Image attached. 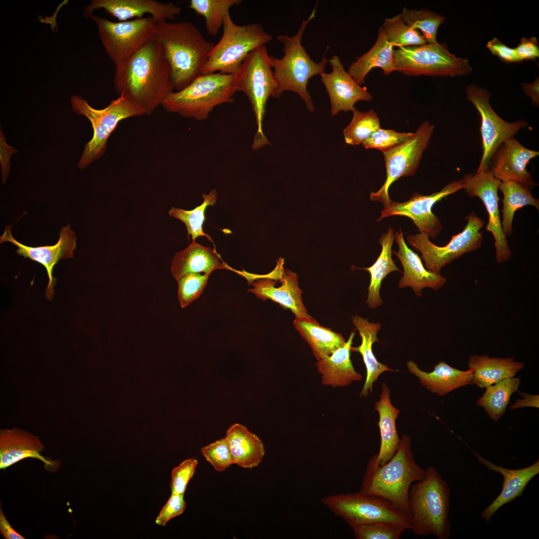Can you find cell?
<instances>
[{"mask_svg": "<svg viewBox=\"0 0 539 539\" xmlns=\"http://www.w3.org/2000/svg\"><path fill=\"white\" fill-rule=\"evenodd\" d=\"M519 394L523 399H517L515 403L510 406V410H513L517 408L527 407L539 408V396L538 395H531L523 392H519Z\"/></svg>", "mask_w": 539, "mask_h": 539, "instance_id": "obj_52", "label": "cell"}, {"mask_svg": "<svg viewBox=\"0 0 539 539\" xmlns=\"http://www.w3.org/2000/svg\"><path fill=\"white\" fill-rule=\"evenodd\" d=\"M349 124L344 129L343 135L347 144L356 145L363 144L371 134L380 128V120L373 110L361 112L355 108Z\"/></svg>", "mask_w": 539, "mask_h": 539, "instance_id": "obj_41", "label": "cell"}, {"mask_svg": "<svg viewBox=\"0 0 539 539\" xmlns=\"http://www.w3.org/2000/svg\"><path fill=\"white\" fill-rule=\"evenodd\" d=\"M462 189L463 181L459 179L449 183L441 191L430 195L414 193L407 201L395 202L392 200L389 205L384 207L377 221L390 216H405L413 221L420 233L435 239L442 230L443 226L433 213L432 208L437 202Z\"/></svg>", "mask_w": 539, "mask_h": 539, "instance_id": "obj_17", "label": "cell"}, {"mask_svg": "<svg viewBox=\"0 0 539 539\" xmlns=\"http://www.w3.org/2000/svg\"><path fill=\"white\" fill-rule=\"evenodd\" d=\"M280 272L281 268L276 265L275 269L268 274H256L254 279H257L252 282L253 287L248 291L259 298L271 300L283 308L290 309L295 318L311 317L302 301V291L298 285L296 274L289 270L285 271L279 280L281 285L276 286L274 280L278 278Z\"/></svg>", "mask_w": 539, "mask_h": 539, "instance_id": "obj_20", "label": "cell"}, {"mask_svg": "<svg viewBox=\"0 0 539 539\" xmlns=\"http://www.w3.org/2000/svg\"><path fill=\"white\" fill-rule=\"evenodd\" d=\"M450 493L448 483L433 466L425 470L422 480L411 485L409 506L414 534L449 538Z\"/></svg>", "mask_w": 539, "mask_h": 539, "instance_id": "obj_4", "label": "cell"}, {"mask_svg": "<svg viewBox=\"0 0 539 539\" xmlns=\"http://www.w3.org/2000/svg\"><path fill=\"white\" fill-rule=\"evenodd\" d=\"M202 197L204 199L202 204L193 210L188 211L172 207L169 214L170 217L177 219L185 224L188 237L189 238L191 235L192 241H195L199 237H206L213 242L211 237L204 233L203 225L205 220V210L208 206H213L216 204L217 194L216 190H213L207 195L204 193Z\"/></svg>", "mask_w": 539, "mask_h": 539, "instance_id": "obj_39", "label": "cell"}, {"mask_svg": "<svg viewBox=\"0 0 539 539\" xmlns=\"http://www.w3.org/2000/svg\"><path fill=\"white\" fill-rule=\"evenodd\" d=\"M466 220L467 223L463 230L453 236L450 242L443 247L432 243L425 234L419 233L407 236L408 244L421 254L427 270L440 273L441 269L453 261L481 247L483 235L480 230L485 225L484 221L473 212Z\"/></svg>", "mask_w": 539, "mask_h": 539, "instance_id": "obj_13", "label": "cell"}, {"mask_svg": "<svg viewBox=\"0 0 539 539\" xmlns=\"http://www.w3.org/2000/svg\"><path fill=\"white\" fill-rule=\"evenodd\" d=\"M486 47L493 54L506 62L520 61L515 48L507 46L496 37L488 41Z\"/></svg>", "mask_w": 539, "mask_h": 539, "instance_id": "obj_49", "label": "cell"}, {"mask_svg": "<svg viewBox=\"0 0 539 539\" xmlns=\"http://www.w3.org/2000/svg\"><path fill=\"white\" fill-rule=\"evenodd\" d=\"M393 55L396 71L408 76L454 77L473 71L468 59L457 57L438 42L397 48Z\"/></svg>", "mask_w": 539, "mask_h": 539, "instance_id": "obj_11", "label": "cell"}, {"mask_svg": "<svg viewBox=\"0 0 539 539\" xmlns=\"http://www.w3.org/2000/svg\"><path fill=\"white\" fill-rule=\"evenodd\" d=\"M394 240V229L389 227L387 233L382 234L379 240L382 247L379 256L371 266L364 268L370 274V282L365 301L370 308H375L382 304L380 294L382 280L391 272L401 271L392 258V247Z\"/></svg>", "mask_w": 539, "mask_h": 539, "instance_id": "obj_35", "label": "cell"}, {"mask_svg": "<svg viewBox=\"0 0 539 539\" xmlns=\"http://www.w3.org/2000/svg\"><path fill=\"white\" fill-rule=\"evenodd\" d=\"M380 27L394 47L400 48L426 43L420 32L411 28L404 22L400 13L385 18Z\"/></svg>", "mask_w": 539, "mask_h": 539, "instance_id": "obj_42", "label": "cell"}, {"mask_svg": "<svg viewBox=\"0 0 539 539\" xmlns=\"http://www.w3.org/2000/svg\"><path fill=\"white\" fill-rule=\"evenodd\" d=\"M114 87L150 116L174 91L168 62L159 42L152 37L119 70L115 71Z\"/></svg>", "mask_w": 539, "mask_h": 539, "instance_id": "obj_1", "label": "cell"}, {"mask_svg": "<svg viewBox=\"0 0 539 539\" xmlns=\"http://www.w3.org/2000/svg\"><path fill=\"white\" fill-rule=\"evenodd\" d=\"M515 49L520 61L534 59L539 56V44L537 38L534 37L522 38Z\"/></svg>", "mask_w": 539, "mask_h": 539, "instance_id": "obj_50", "label": "cell"}, {"mask_svg": "<svg viewBox=\"0 0 539 539\" xmlns=\"http://www.w3.org/2000/svg\"><path fill=\"white\" fill-rule=\"evenodd\" d=\"M233 75L237 91L246 95L255 114L257 131L252 148L258 150L270 145L264 133L263 124L267 102L270 97H275L278 84L266 45L249 53Z\"/></svg>", "mask_w": 539, "mask_h": 539, "instance_id": "obj_7", "label": "cell"}, {"mask_svg": "<svg viewBox=\"0 0 539 539\" xmlns=\"http://www.w3.org/2000/svg\"><path fill=\"white\" fill-rule=\"evenodd\" d=\"M76 240L75 234L71 229L69 224L62 227L57 242L51 246L31 247L25 245L13 237L11 233V226L5 227L3 233L0 237V244L6 242L11 243L17 247L15 252L19 256L28 258L45 268L48 278L46 296L49 299H51L54 295L55 279L52 273L54 267L59 261L73 257V252L76 245Z\"/></svg>", "mask_w": 539, "mask_h": 539, "instance_id": "obj_18", "label": "cell"}, {"mask_svg": "<svg viewBox=\"0 0 539 539\" xmlns=\"http://www.w3.org/2000/svg\"><path fill=\"white\" fill-rule=\"evenodd\" d=\"M413 134L410 132H398L394 130L384 129L380 127L374 132L362 145L366 149L375 148L384 152L406 141Z\"/></svg>", "mask_w": 539, "mask_h": 539, "instance_id": "obj_45", "label": "cell"}, {"mask_svg": "<svg viewBox=\"0 0 539 539\" xmlns=\"http://www.w3.org/2000/svg\"><path fill=\"white\" fill-rule=\"evenodd\" d=\"M539 152L529 149L515 138L502 143L492 155L489 168L501 181H516L531 190L538 184L527 169V165Z\"/></svg>", "mask_w": 539, "mask_h": 539, "instance_id": "obj_19", "label": "cell"}, {"mask_svg": "<svg viewBox=\"0 0 539 539\" xmlns=\"http://www.w3.org/2000/svg\"><path fill=\"white\" fill-rule=\"evenodd\" d=\"M100 9L119 21L142 18L147 13L158 21L173 20L182 10L173 2L156 0H92L84 8L82 15L87 18Z\"/></svg>", "mask_w": 539, "mask_h": 539, "instance_id": "obj_21", "label": "cell"}, {"mask_svg": "<svg viewBox=\"0 0 539 539\" xmlns=\"http://www.w3.org/2000/svg\"><path fill=\"white\" fill-rule=\"evenodd\" d=\"M539 81L537 78L531 84L523 83L522 88L525 95L531 98L532 103L534 106H538L539 104Z\"/></svg>", "mask_w": 539, "mask_h": 539, "instance_id": "obj_54", "label": "cell"}, {"mask_svg": "<svg viewBox=\"0 0 539 539\" xmlns=\"http://www.w3.org/2000/svg\"><path fill=\"white\" fill-rule=\"evenodd\" d=\"M328 62L332 71L320 76L329 96L332 116L341 111H352L358 101H369L373 99L366 88L359 85L346 71L337 55H333Z\"/></svg>", "mask_w": 539, "mask_h": 539, "instance_id": "obj_22", "label": "cell"}, {"mask_svg": "<svg viewBox=\"0 0 539 539\" xmlns=\"http://www.w3.org/2000/svg\"><path fill=\"white\" fill-rule=\"evenodd\" d=\"M390 394L389 388L383 383L380 399L375 403V410L379 415L378 425L381 443L378 453L374 456L376 462L379 465H383L390 460L400 442L396 426V420L400 410L391 403Z\"/></svg>", "mask_w": 539, "mask_h": 539, "instance_id": "obj_30", "label": "cell"}, {"mask_svg": "<svg viewBox=\"0 0 539 539\" xmlns=\"http://www.w3.org/2000/svg\"><path fill=\"white\" fill-rule=\"evenodd\" d=\"M335 515L343 519L352 529L374 522H387L412 530L410 514L401 511L381 497L361 492L338 494L321 500Z\"/></svg>", "mask_w": 539, "mask_h": 539, "instance_id": "obj_10", "label": "cell"}, {"mask_svg": "<svg viewBox=\"0 0 539 539\" xmlns=\"http://www.w3.org/2000/svg\"><path fill=\"white\" fill-rule=\"evenodd\" d=\"M0 532L5 539H25L11 527L1 509L0 510Z\"/></svg>", "mask_w": 539, "mask_h": 539, "instance_id": "obj_53", "label": "cell"}, {"mask_svg": "<svg viewBox=\"0 0 539 539\" xmlns=\"http://www.w3.org/2000/svg\"><path fill=\"white\" fill-rule=\"evenodd\" d=\"M468 366L473 371V383L480 388H486L504 379L514 377L524 368L525 364L511 357L472 355L468 360Z\"/></svg>", "mask_w": 539, "mask_h": 539, "instance_id": "obj_33", "label": "cell"}, {"mask_svg": "<svg viewBox=\"0 0 539 539\" xmlns=\"http://www.w3.org/2000/svg\"><path fill=\"white\" fill-rule=\"evenodd\" d=\"M168 62L172 85L180 91L202 74L214 46L191 22L158 21L152 33Z\"/></svg>", "mask_w": 539, "mask_h": 539, "instance_id": "obj_2", "label": "cell"}, {"mask_svg": "<svg viewBox=\"0 0 539 539\" xmlns=\"http://www.w3.org/2000/svg\"><path fill=\"white\" fill-rule=\"evenodd\" d=\"M70 101L74 112L87 118L92 125L93 132L91 139L84 145L78 164V167L81 169L103 155L109 136L121 120L145 115L139 105L123 94L101 109L92 107L86 100L79 95H73Z\"/></svg>", "mask_w": 539, "mask_h": 539, "instance_id": "obj_8", "label": "cell"}, {"mask_svg": "<svg viewBox=\"0 0 539 539\" xmlns=\"http://www.w3.org/2000/svg\"><path fill=\"white\" fill-rule=\"evenodd\" d=\"M44 447L37 436L17 428L2 429L0 432V469L4 470L26 458L40 460L46 470L55 472L59 468V461L43 456L41 452Z\"/></svg>", "mask_w": 539, "mask_h": 539, "instance_id": "obj_23", "label": "cell"}, {"mask_svg": "<svg viewBox=\"0 0 539 539\" xmlns=\"http://www.w3.org/2000/svg\"><path fill=\"white\" fill-rule=\"evenodd\" d=\"M351 320L360 334L361 343L357 347H351V351L360 353L366 369L365 381L359 395L366 397L373 392V383L382 373L396 370L379 362L373 352L372 345L378 340L377 333L381 328V323L370 322L358 315L352 316Z\"/></svg>", "mask_w": 539, "mask_h": 539, "instance_id": "obj_28", "label": "cell"}, {"mask_svg": "<svg viewBox=\"0 0 539 539\" xmlns=\"http://www.w3.org/2000/svg\"><path fill=\"white\" fill-rule=\"evenodd\" d=\"M227 267L215 250L192 241L187 248L175 254L170 270L177 280L189 273L210 274L216 270L229 269Z\"/></svg>", "mask_w": 539, "mask_h": 539, "instance_id": "obj_31", "label": "cell"}, {"mask_svg": "<svg viewBox=\"0 0 539 539\" xmlns=\"http://www.w3.org/2000/svg\"><path fill=\"white\" fill-rule=\"evenodd\" d=\"M198 464L196 459L189 458L183 461L172 470L170 484L171 493L184 495Z\"/></svg>", "mask_w": 539, "mask_h": 539, "instance_id": "obj_47", "label": "cell"}, {"mask_svg": "<svg viewBox=\"0 0 539 539\" xmlns=\"http://www.w3.org/2000/svg\"><path fill=\"white\" fill-rule=\"evenodd\" d=\"M520 383V378L512 377L488 386L477 404L484 408L492 419L497 422L505 413L510 398L518 391Z\"/></svg>", "mask_w": 539, "mask_h": 539, "instance_id": "obj_37", "label": "cell"}, {"mask_svg": "<svg viewBox=\"0 0 539 539\" xmlns=\"http://www.w3.org/2000/svg\"><path fill=\"white\" fill-rule=\"evenodd\" d=\"M223 26L222 36L214 45L202 74H234L249 53L272 38L260 24L239 25L234 22L230 14L225 17Z\"/></svg>", "mask_w": 539, "mask_h": 539, "instance_id": "obj_9", "label": "cell"}, {"mask_svg": "<svg viewBox=\"0 0 539 539\" xmlns=\"http://www.w3.org/2000/svg\"><path fill=\"white\" fill-rule=\"evenodd\" d=\"M210 274L201 273H189L178 279V297L181 307L188 306L198 298L204 291Z\"/></svg>", "mask_w": 539, "mask_h": 539, "instance_id": "obj_43", "label": "cell"}, {"mask_svg": "<svg viewBox=\"0 0 539 539\" xmlns=\"http://www.w3.org/2000/svg\"><path fill=\"white\" fill-rule=\"evenodd\" d=\"M352 530L356 539H398L405 530L402 527L383 522L362 525Z\"/></svg>", "mask_w": 539, "mask_h": 539, "instance_id": "obj_44", "label": "cell"}, {"mask_svg": "<svg viewBox=\"0 0 539 539\" xmlns=\"http://www.w3.org/2000/svg\"><path fill=\"white\" fill-rule=\"evenodd\" d=\"M0 163L2 172V183L4 184L6 182L8 174L10 171V158L13 153H16L17 150L8 146L5 142L3 132L0 130Z\"/></svg>", "mask_w": 539, "mask_h": 539, "instance_id": "obj_51", "label": "cell"}, {"mask_svg": "<svg viewBox=\"0 0 539 539\" xmlns=\"http://www.w3.org/2000/svg\"><path fill=\"white\" fill-rule=\"evenodd\" d=\"M293 324L317 360L330 355L346 342L341 334L321 325L312 317L295 318Z\"/></svg>", "mask_w": 539, "mask_h": 539, "instance_id": "obj_34", "label": "cell"}, {"mask_svg": "<svg viewBox=\"0 0 539 539\" xmlns=\"http://www.w3.org/2000/svg\"><path fill=\"white\" fill-rule=\"evenodd\" d=\"M224 438L233 464L252 469L263 460L266 452L262 440L246 426L239 423L233 424L227 430Z\"/></svg>", "mask_w": 539, "mask_h": 539, "instance_id": "obj_29", "label": "cell"}, {"mask_svg": "<svg viewBox=\"0 0 539 539\" xmlns=\"http://www.w3.org/2000/svg\"><path fill=\"white\" fill-rule=\"evenodd\" d=\"M316 7L308 18L302 21L294 36L287 34L277 36V40L283 45V56L277 58L270 55V64L278 84L275 98H278L286 91L293 92L303 100L311 112L314 111V107L307 89L309 79L325 72L328 61L324 53L319 62L314 61L301 43L306 26L315 16Z\"/></svg>", "mask_w": 539, "mask_h": 539, "instance_id": "obj_5", "label": "cell"}, {"mask_svg": "<svg viewBox=\"0 0 539 539\" xmlns=\"http://www.w3.org/2000/svg\"><path fill=\"white\" fill-rule=\"evenodd\" d=\"M499 189L504 196L501 227L507 237L513 234L512 224L515 212L528 205L534 206L539 211V201L533 197L530 190L514 181H501Z\"/></svg>", "mask_w": 539, "mask_h": 539, "instance_id": "obj_36", "label": "cell"}, {"mask_svg": "<svg viewBox=\"0 0 539 539\" xmlns=\"http://www.w3.org/2000/svg\"><path fill=\"white\" fill-rule=\"evenodd\" d=\"M400 15L407 25L421 33L426 43L437 42V31L446 20L444 16L431 10L410 9L405 7Z\"/></svg>", "mask_w": 539, "mask_h": 539, "instance_id": "obj_40", "label": "cell"}, {"mask_svg": "<svg viewBox=\"0 0 539 539\" xmlns=\"http://www.w3.org/2000/svg\"><path fill=\"white\" fill-rule=\"evenodd\" d=\"M90 18L96 25L101 43L114 64L115 71L121 69L152 37L158 22L151 16L119 21L94 14Z\"/></svg>", "mask_w": 539, "mask_h": 539, "instance_id": "obj_12", "label": "cell"}, {"mask_svg": "<svg viewBox=\"0 0 539 539\" xmlns=\"http://www.w3.org/2000/svg\"><path fill=\"white\" fill-rule=\"evenodd\" d=\"M395 240L399 249L397 252L393 253L401 262L403 269V275L398 282L399 288L411 287L416 296L420 297L423 288L437 290L445 284L446 277L441 273L427 270L418 254L408 247L401 229L395 232Z\"/></svg>", "mask_w": 539, "mask_h": 539, "instance_id": "obj_24", "label": "cell"}, {"mask_svg": "<svg viewBox=\"0 0 539 539\" xmlns=\"http://www.w3.org/2000/svg\"><path fill=\"white\" fill-rule=\"evenodd\" d=\"M409 372L418 378L420 384L431 392L443 396L461 387L473 383V371L454 368L444 361L434 366L430 372L424 371L412 360L406 363Z\"/></svg>", "mask_w": 539, "mask_h": 539, "instance_id": "obj_26", "label": "cell"}, {"mask_svg": "<svg viewBox=\"0 0 539 539\" xmlns=\"http://www.w3.org/2000/svg\"><path fill=\"white\" fill-rule=\"evenodd\" d=\"M394 49L380 27L374 45L351 63L348 73L360 85L365 83L366 77L374 68H380L384 75H388L396 71L393 55Z\"/></svg>", "mask_w": 539, "mask_h": 539, "instance_id": "obj_32", "label": "cell"}, {"mask_svg": "<svg viewBox=\"0 0 539 539\" xmlns=\"http://www.w3.org/2000/svg\"><path fill=\"white\" fill-rule=\"evenodd\" d=\"M186 507L184 495L171 493L156 517L155 524L160 526H165L171 519L182 514Z\"/></svg>", "mask_w": 539, "mask_h": 539, "instance_id": "obj_48", "label": "cell"}, {"mask_svg": "<svg viewBox=\"0 0 539 539\" xmlns=\"http://www.w3.org/2000/svg\"><path fill=\"white\" fill-rule=\"evenodd\" d=\"M205 458L218 472H223L233 464L232 457L225 438L206 445L201 449Z\"/></svg>", "mask_w": 539, "mask_h": 539, "instance_id": "obj_46", "label": "cell"}, {"mask_svg": "<svg viewBox=\"0 0 539 539\" xmlns=\"http://www.w3.org/2000/svg\"><path fill=\"white\" fill-rule=\"evenodd\" d=\"M241 0H191L189 7L205 19L209 34L215 36L223 25L230 9L242 2Z\"/></svg>", "mask_w": 539, "mask_h": 539, "instance_id": "obj_38", "label": "cell"}, {"mask_svg": "<svg viewBox=\"0 0 539 539\" xmlns=\"http://www.w3.org/2000/svg\"><path fill=\"white\" fill-rule=\"evenodd\" d=\"M478 461L491 471L503 476L502 490L497 498L481 513V516L490 522L495 513L505 504L522 496L525 488L539 474V460L532 465L519 469H509L497 465L475 453Z\"/></svg>", "mask_w": 539, "mask_h": 539, "instance_id": "obj_25", "label": "cell"}, {"mask_svg": "<svg viewBox=\"0 0 539 539\" xmlns=\"http://www.w3.org/2000/svg\"><path fill=\"white\" fill-rule=\"evenodd\" d=\"M467 98L471 102L481 116L480 127L483 154L476 172L488 169L490 159L498 147L504 141L514 138L528 123L524 120L509 122L502 119L492 108L489 98L491 94L474 84L466 86Z\"/></svg>", "mask_w": 539, "mask_h": 539, "instance_id": "obj_15", "label": "cell"}, {"mask_svg": "<svg viewBox=\"0 0 539 539\" xmlns=\"http://www.w3.org/2000/svg\"><path fill=\"white\" fill-rule=\"evenodd\" d=\"M354 332H351L345 344L328 356L317 360L315 366L321 375V383L333 387H345L361 381L362 375L356 372L350 359Z\"/></svg>", "mask_w": 539, "mask_h": 539, "instance_id": "obj_27", "label": "cell"}, {"mask_svg": "<svg viewBox=\"0 0 539 539\" xmlns=\"http://www.w3.org/2000/svg\"><path fill=\"white\" fill-rule=\"evenodd\" d=\"M435 126L428 121L422 123L407 140L386 151L382 152L386 169V178L381 188L371 192L370 200L381 202L384 207L392 200L389 195L390 186L401 177L415 174L427 148Z\"/></svg>", "mask_w": 539, "mask_h": 539, "instance_id": "obj_14", "label": "cell"}, {"mask_svg": "<svg viewBox=\"0 0 539 539\" xmlns=\"http://www.w3.org/2000/svg\"><path fill=\"white\" fill-rule=\"evenodd\" d=\"M236 92L233 74H201L183 89L170 93L161 106L169 113L202 121L216 107L233 103Z\"/></svg>", "mask_w": 539, "mask_h": 539, "instance_id": "obj_6", "label": "cell"}, {"mask_svg": "<svg viewBox=\"0 0 539 539\" xmlns=\"http://www.w3.org/2000/svg\"><path fill=\"white\" fill-rule=\"evenodd\" d=\"M463 189L471 198L477 197L483 202L488 214L486 230L495 240V259L499 264L509 261L512 255L507 237L501 227L498 191L501 181L496 178L489 169L466 174L462 179Z\"/></svg>", "mask_w": 539, "mask_h": 539, "instance_id": "obj_16", "label": "cell"}, {"mask_svg": "<svg viewBox=\"0 0 539 539\" xmlns=\"http://www.w3.org/2000/svg\"><path fill=\"white\" fill-rule=\"evenodd\" d=\"M411 439L403 435L393 457L383 465L370 459L363 476L360 492L381 497L398 510L410 514L409 493L412 483L422 480L425 469L414 460Z\"/></svg>", "mask_w": 539, "mask_h": 539, "instance_id": "obj_3", "label": "cell"}]
</instances>
